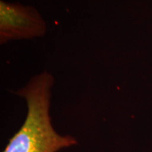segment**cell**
Wrapping results in <instances>:
<instances>
[{"label":"cell","instance_id":"1","mask_svg":"<svg viewBox=\"0 0 152 152\" xmlns=\"http://www.w3.org/2000/svg\"><path fill=\"white\" fill-rule=\"evenodd\" d=\"M53 84V76L45 71L15 92L26 100L27 115L4 152H58L77 145L73 136L61 135L52 124L49 110Z\"/></svg>","mask_w":152,"mask_h":152},{"label":"cell","instance_id":"2","mask_svg":"<svg viewBox=\"0 0 152 152\" xmlns=\"http://www.w3.org/2000/svg\"><path fill=\"white\" fill-rule=\"evenodd\" d=\"M46 31V23L33 7L0 2L1 44L13 40L42 37Z\"/></svg>","mask_w":152,"mask_h":152}]
</instances>
